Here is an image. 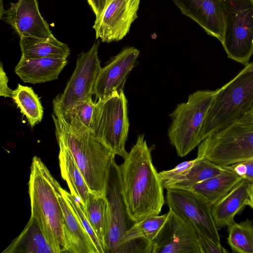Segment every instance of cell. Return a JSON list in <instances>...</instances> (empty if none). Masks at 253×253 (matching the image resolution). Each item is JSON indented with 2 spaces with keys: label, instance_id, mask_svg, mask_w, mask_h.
Returning <instances> with one entry per match:
<instances>
[{
  "label": "cell",
  "instance_id": "cell-1",
  "mask_svg": "<svg viewBox=\"0 0 253 253\" xmlns=\"http://www.w3.org/2000/svg\"><path fill=\"white\" fill-rule=\"evenodd\" d=\"M152 147L139 134L119 165L123 195L127 213L135 223L159 215L165 203L164 188L152 161Z\"/></svg>",
  "mask_w": 253,
  "mask_h": 253
},
{
  "label": "cell",
  "instance_id": "cell-2",
  "mask_svg": "<svg viewBox=\"0 0 253 253\" xmlns=\"http://www.w3.org/2000/svg\"><path fill=\"white\" fill-rule=\"evenodd\" d=\"M57 143L71 153L90 193L105 195L115 154L91 130L78 131L69 126L56 113L52 114Z\"/></svg>",
  "mask_w": 253,
  "mask_h": 253
},
{
  "label": "cell",
  "instance_id": "cell-3",
  "mask_svg": "<svg viewBox=\"0 0 253 253\" xmlns=\"http://www.w3.org/2000/svg\"><path fill=\"white\" fill-rule=\"evenodd\" d=\"M28 186L31 217L35 219L55 253H67L62 212L56 194L60 185L36 156L32 160Z\"/></svg>",
  "mask_w": 253,
  "mask_h": 253
},
{
  "label": "cell",
  "instance_id": "cell-4",
  "mask_svg": "<svg viewBox=\"0 0 253 253\" xmlns=\"http://www.w3.org/2000/svg\"><path fill=\"white\" fill-rule=\"evenodd\" d=\"M253 106V61L216 89L215 97L200 129L199 144L244 116Z\"/></svg>",
  "mask_w": 253,
  "mask_h": 253
},
{
  "label": "cell",
  "instance_id": "cell-5",
  "mask_svg": "<svg viewBox=\"0 0 253 253\" xmlns=\"http://www.w3.org/2000/svg\"><path fill=\"white\" fill-rule=\"evenodd\" d=\"M221 167L253 160V120L245 116L198 145L197 157Z\"/></svg>",
  "mask_w": 253,
  "mask_h": 253
},
{
  "label": "cell",
  "instance_id": "cell-6",
  "mask_svg": "<svg viewBox=\"0 0 253 253\" xmlns=\"http://www.w3.org/2000/svg\"><path fill=\"white\" fill-rule=\"evenodd\" d=\"M215 90H200L190 94L186 102L178 104L169 115L168 135L178 156L188 155L200 144L198 136L213 101Z\"/></svg>",
  "mask_w": 253,
  "mask_h": 253
},
{
  "label": "cell",
  "instance_id": "cell-7",
  "mask_svg": "<svg viewBox=\"0 0 253 253\" xmlns=\"http://www.w3.org/2000/svg\"><path fill=\"white\" fill-rule=\"evenodd\" d=\"M221 42L227 56L245 66L253 54V0H220Z\"/></svg>",
  "mask_w": 253,
  "mask_h": 253
},
{
  "label": "cell",
  "instance_id": "cell-8",
  "mask_svg": "<svg viewBox=\"0 0 253 253\" xmlns=\"http://www.w3.org/2000/svg\"><path fill=\"white\" fill-rule=\"evenodd\" d=\"M95 102L92 131L116 155L124 159L128 154L125 146L129 123L127 102L124 91Z\"/></svg>",
  "mask_w": 253,
  "mask_h": 253
},
{
  "label": "cell",
  "instance_id": "cell-9",
  "mask_svg": "<svg viewBox=\"0 0 253 253\" xmlns=\"http://www.w3.org/2000/svg\"><path fill=\"white\" fill-rule=\"evenodd\" d=\"M99 44V41L95 42L87 51H83L78 55L75 69L63 93L53 100V109L66 112L79 101L93 94L101 69L98 54Z\"/></svg>",
  "mask_w": 253,
  "mask_h": 253
},
{
  "label": "cell",
  "instance_id": "cell-10",
  "mask_svg": "<svg viewBox=\"0 0 253 253\" xmlns=\"http://www.w3.org/2000/svg\"><path fill=\"white\" fill-rule=\"evenodd\" d=\"M166 190L165 201L169 210L190 224L198 233L221 244L210 203L189 190L179 188Z\"/></svg>",
  "mask_w": 253,
  "mask_h": 253
},
{
  "label": "cell",
  "instance_id": "cell-11",
  "mask_svg": "<svg viewBox=\"0 0 253 253\" xmlns=\"http://www.w3.org/2000/svg\"><path fill=\"white\" fill-rule=\"evenodd\" d=\"M140 0H107L101 15L95 19L93 28L96 39L111 42L122 40L137 18Z\"/></svg>",
  "mask_w": 253,
  "mask_h": 253
},
{
  "label": "cell",
  "instance_id": "cell-12",
  "mask_svg": "<svg viewBox=\"0 0 253 253\" xmlns=\"http://www.w3.org/2000/svg\"><path fill=\"white\" fill-rule=\"evenodd\" d=\"M152 243V253H201L198 232L169 209Z\"/></svg>",
  "mask_w": 253,
  "mask_h": 253
},
{
  "label": "cell",
  "instance_id": "cell-13",
  "mask_svg": "<svg viewBox=\"0 0 253 253\" xmlns=\"http://www.w3.org/2000/svg\"><path fill=\"white\" fill-rule=\"evenodd\" d=\"M105 197L108 201L110 215L106 253H115L120 240L134 223L131 220L127 213L123 195L119 166L115 159L111 165Z\"/></svg>",
  "mask_w": 253,
  "mask_h": 253
},
{
  "label": "cell",
  "instance_id": "cell-14",
  "mask_svg": "<svg viewBox=\"0 0 253 253\" xmlns=\"http://www.w3.org/2000/svg\"><path fill=\"white\" fill-rule=\"evenodd\" d=\"M0 18L9 25L19 37L46 39L54 36L41 15L38 0H18L0 12Z\"/></svg>",
  "mask_w": 253,
  "mask_h": 253
},
{
  "label": "cell",
  "instance_id": "cell-15",
  "mask_svg": "<svg viewBox=\"0 0 253 253\" xmlns=\"http://www.w3.org/2000/svg\"><path fill=\"white\" fill-rule=\"evenodd\" d=\"M139 54L137 48L126 47L101 68L93 91L95 102L124 91L127 78L134 68Z\"/></svg>",
  "mask_w": 253,
  "mask_h": 253
},
{
  "label": "cell",
  "instance_id": "cell-16",
  "mask_svg": "<svg viewBox=\"0 0 253 253\" xmlns=\"http://www.w3.org/2000/svg\"><path fill=\"white\" fill-rule=\"evenodd\" d=\"M172 0L183 14L221 42L223 21L220 0Z\"/></svg>",
  "mask_w": 253,
  "mask_h": 253
},
{
  "label": "cell",
  "instance_id": "cell-17",
  "mask_svg": "<svg viewBox=\"0 0 253 253\" xmlns=\"http://www.w3.org/2000/svg\"><path fill=\"white\" fill-rule=\"evenodd\" d=\"M67 63V58H21L15 68V73L24 83H44L57 80Z\"/></svg>",
  "mask_w": 253,
  "mask_h": 253
},
{
  "label": "cell",
  "instance_id": "cell-18",
  "mask_svg": "<svg viewBox=\"0 0 253 253\" xmlns=\"http://www.w3.org/2000/svg\"><path fill=\"white\" fill-rule=\"evenodd\" d=\"M57 191L63 215V230L68 253H98L86 230L71 210L61 193Z\"/></svg>",
  "mask_w": 253,
  "mask_h": 253
},
{
  "label": "cell",
  "instance_id": "cell-19",
  "mask_svg": "<svg viewBox=\"0 0 253 253\" xmlns=\"http://www.w3.org/2000/svg\"><path fill=\"white\" fill-rule=\"evenodd\" d=\"M251 183L243 179L212 205L213 218L218 230L233 224L235 216L248 206V191Z\"/></svg>",
  "mask_w": 253,
  "mask_h": 253
},
{
  "label": "cell",
  "instance_id": "cell-20",
  "mask_svg": "<svg viewBox=\"0 0 253 253\" xmlns=\"http://www.w3.org/2000/svg\"><path fill=\"white\" fill-rule=\"evenodd\" d=\"M2 253H55L34 218Z\"/></svg>",
  "mask_w": 253,
  "mask_h": 253
},
{
  "label": "cell",
  "instance_id": "cell-21",
  "mask_svg": "<svg viewBox=\"0 0 253 253\" xmlns=\"http://www.w3.org/2000/svg\"><path fill=\"white\" fill-rule=\"evenodd\" d=\"M243 179L236 173L226 169L219 175L182 189L195 193L212 205Z\"/></svg>",
  "mask_w": 253,
  "mask_h": 253
},
{
  "label": "cell",
  "instance_id": "cell-22",
  "mask_svg": "<svg viewBox=\"0 0 253 253\" xmlns=\"http://www.w3.org/2000/svg\"><path fill=\"white\" fill-rule=\"evenodd\" d=\"M21 58L25 59L42 57L67 58L70 50L67 44L58 40L54 36L46 39L31 37L20 38Z\"/></svg>",
  "mask_w": 253,
  "mask_h": 253
},
{
  "label": "cell",
  "instance_id": "cell-23",
  "mask_svg": "<svg viewBox=\"0 0 253 253\" xmlns=\"http://www.w3.org/2000/svg\"><path fill=\"white\" fill-rule=\"evenodd\" d=\"M86 216L106 253L107 239L110 226V215L105 195L90 192L85 206Z\"/></svg>",
  "mask_w": 253,
  "mask_h": 253
},
{
  "label": "cell",
  "instance_id": "cell-24",
  "mask_svg": "<svg viewBox=\"0 0 253 253\" xmlns=\"http://www.w3.org/2000/svg\"><path fill=\"white\" fill-rule=\"evenodd\" d=\"M58 144L62 178L66 182L70 193L85 206L90 193L88 187L71 153L61 143Z\"/></svg>",
  "mask_w": 253,
  "mask_h": 253
},
{
  "label": "cell",
  "instance_id": "cell-25",
  "mask_svg": "<svg viewBox=\"0 0 253 253\" xmlns=\"http://www.w3.org/2000/svg\"><path fill=\"white\" fill-rule=\"evenodd\" d=\"M92 96L89 95L79 101L66 112H60L53 109V112L57 114L65 124L75 130L92 131L96 106Z\"/></svg>",
  "mask_w": 253,
  "mask_h": 253
},
{
  "label": "cell",
  "instance_id": "cell-26",
  "mask_svg": "<svg viewBox=\"0 0 253 253\" xmlns=\"http://www.w3.org/2000/svg\"><path fill=\"white\" fill-rule=\"evenodd\" d=\"M11 98L32 128L41 122L43 108L40 98L32 87L18 84L13 91Z\"/></svg>",
  "mask_w": 253,
  "mask_h": 253
},
{
  "label": "cell",
  "instance_id": "cell-27",
  "mask_svg": "<svg viewBox=\"0 0 253 253\" xmlns=\"http://www.w3.org/2000/svg\"><path fill=\"white\" fill-rule=\"evenodd\" d=\"M167 217V213L161 215L150 216L134 223L120 240L117 249L124 243L133 239H144L153 241Z\"/></svg>",
  "mask_w": 253,
  "mask_h": 253
},
{
  "label": "cell",
  "instance_id": "cell-28",
  "mask_svg": "<svg viewBox=\"0 0 253 253\" xmlns=\"http://www.w3.org/2000/svg\"><path fill=\"white\" fill-rule=\"evenodd\" d=\"M227 243L233 252L253 253V222L249 219L228 226Z\"/></svg>",
  "mask_w": 253,
  "mask_h": 253
},
{
  "label": "cell",
  "instance_id": "cell-29",
  "mask_svg": "<svg viewBox=\"0 0 253 253\" xmlns=\"http://www.w3.org/2000/svg\"><path fill=\"white\" fill-rule=\"evenodd\" d=\"M225 170L223 167L217 165L206 159L197 157L196 161L186 179L168 188L184 189L219 175Z\"/></svg>",
  "mask_w": 253,
  "mask_h": 253
},
{
  "label": "cell",
  "instance_id": "cell-30",
  "mask_svg": "<svg viewBox=\"0 0 253 253\" xmlns=\"http://www.w3.org/2000/svg\"><path fill=\"white\" fill-rule=\"evenodd\" d=\"M62 194L71 210L79 219L94 243L98 253H105L84 211V205L77 197L61 188Z\"/></svg>",
  "mask_w": 253,
  "mask_h": 253
},
{
  "label": "cell",
  "instance_id": "cell-31",
  "mask_svg": "<svg viewBox=\"0 0 253 253\" xmlns=\"http://www.w3.org/2000/svg\"><path fill=\"white\" fill-rule=\"evenodd\" d=\"M196 161V158L184 161L171 169L158 172L163 188L166 189L175 184L184 181Z\"/></svg>",
  "mask_w": 253,
  "mask_h": 253
},
{
  "label": "cell",
  "instance_id": "cell-32",
  "mask_svg": "<svg viewBox=\"0 0 253 253\" xmlns=\"http://www.w3.org/2000/svg\"><path fill=\"white\" fill-rule=\"evenodd\" d=\"M152 241L144 239H136L121 245L116 251V253H152Z\"/></svg>",
  "mask_w": 253,
  "mask_h": 253
},
{
  "label": "cell",
  "instance_id": "cell-33",
  "mask_svg": "<svg viewBox=\"0 0 253 253\" xmlns=\"http://www.w3.org/2000/svg\"><path fill=\"white\" fill-rule=\"evenodd\" d=\"M241 176L243 179L253 182V160H249L223 167Z\"/></svg>",
  "mask_w": 253,
  "mask_h": 253
},
{
  "label": "cell",
  "instance_id": "cell-34",
  "mask_svg": "<svg viewBox=\"0 0 253 253\" xmlns=\"http://www.w3.org/2000/svg\"><path fill=\"white\" fill-rule=\"evenodd\" d=\"M198 243L201 253H228V251L222 246L221 244H217L199 233H198Z\"/></svg>",
  "mask_w": 253,
  "mask_h": 253
},
{
  "label": "cell",
  "instance_id": "cell-35",
  "mask_svg": "<svg viewBox=\"0 0 253 253\" xmlns=\"http://www.w3.org/2000/svg\"><path fill=\"white\" fill-rule=\"evenodd\" d=\"M8 79L4 70L2 63L0 65V95L11 98L13 91L8 86Z\"/></svg>",
  "mask_w": 253,
  "mask_h": 253
},
{
  "label": "cell",
  "instance_id": "cell-36",
  "mask_svg": "<svg viewBox=\"0 0 253 253\" xmlns=\"http://www.w3.org/2000/svg\"><path fill=\"white\" fill-rule=\"evenodd\" d=\"M88 4L93 11L96 18L99 17L103 11L107 0H87Z\"/></svg>",
  "mask_w": 253,
  "mask_h": 253
},
{
  "label": "cell",
  "instance_id": "cell-37",
  "mask_svg": "<svg viewBox=\"0 0 253 253\" xmlns=\"http://www.w3.org/2000/svg\"><path fill=\"white\" fill-rule=\"evenodd\" d=\"M249 200L248 206L253 209V182H252L248 191Z\"/></svg>",
  "mask_w": 253,
  "mask_h": 253
},
{
  "label": "cell",
  "instance_id": "cell-38",
  "mask_svg": "<svg viewBox=\"0 0 253 253\" xmlns=\"http://www.w3.org/2000/svg\"><path fill=\"white\" fill-rule=\"evenodd\" d=\"M244 116L253 120V106Z\"/></svg>",
  "mask_w": 253,
  "mask_h": 253
},
{
  "label": "cell",
  "instance_id": "cell-39",
  "mask_svg": "<svg viewBox=\"0 0 253 253\" xmlns=\"http://www.w3.org/2000/svg\"></svg>",
  "mask_w": 253,
  "mask_h": 253
}]
</instances>
